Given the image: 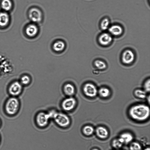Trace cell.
<instances>
[{"mask_svg":"<svg viewBox=\"0 0 150 150\" xmlns=\"http://www.w3.org/2000/svg\"><path fill=\"white\" fill-rule=\"evenodd\" d=\"M129 114L132 119L142 122L147 119L150 116V108L147 105L139 104L132 106L129 109Z\"/></svg>","mask_w":150,"mask_h":150,"instance_id":"obj_1","label":"cell"},{"mask_svg":"<svg viewBox=\"0 0 150 150\" xmlns=\"http://www.w3.org/2000/svg\"><path fill=\"white\" fill-rule=\"evenodd\" d=\"M20 106V102L18 99L16 97L12 96L7 100L5 103V112L10 116H13L18 112Z\"/></svg>","mask_w":150,"mask_h":150,"instance_id":"obj_2","label":"cell"},{"mask_svg":"<svg viewBox=\"0 0 150 150\" xmlns=\"http://www.w3.org/2000/svg\"><path fill=\"white\" fill-rule=\"evenodd\" d=\"M53 119L57 125L62 128L67 127L70 124L71 121L69 117L63 113L56 112Z\"/></svg>","mask_w":150,"mask_h":150,"instance_id":"obj_3","label":"cell"},{"mask_svg":"<svg viewBox=\"0 0 150 150\" xmlns=\"http://www.w3.org/2000/svg\"><path fill=\"white\" fill-rule=\"evenodd\" d=\"M83 91L85 96L91 98L95 97L98 94L97 87L91 83H85L83 87Z\"/></svg>","mask_w":150,"mask_h":150,"instance_id":"obj_4","label":"cell"},{"mask_svg":"<svg viewBox=\"0 0 150 150\" xmlns=\"http://www.w3.org/2000/svg\"><path fill=\"white\" fill-rule=\"evenodd\" d=\"M23 86L19 81H15L12 82L8 88L9 94L13 97H16L19 96L22 92Z\"/></svg>","mask_w":150,"mask_h":150,"instance_id":"obj_5","label":"cell"},{"mask_svg":"<svg viewBox=\"0 0 150 150\" xmlns=\"http://www.w3.org/2000/svg\"><path fill=\"white\" fill-rule=\"evenodd\" d=\"M50 119L47 113L41 112H39L36 115V122L38 126L43 128L48 125Z\"/></svg>","mask_w":150,"mask_h":150,"instance_id":"obj_6","label":"cell"},{"mask_svg":"<svg viewBox=\"0 0 150 150\" xmlns=\"http://www.w3.org/2000/svg\"><path fill=\"white\" fill-rule=\"evenodd\" d=\"M76 104V99L72 96H70L63 100L61 103V106L64 110L69 111L75 108Z\"/></svg>","mask_w":150,"mask_h":150,"instance_id":"obj_7","label":"cell"},{"mask_svg":"<svg viewBox=\"0 0 150 150\" xmlns=\"http://www.w3.org/2000/svg\"><path fill=\"white\" fill-rule=\"evenodd\" d=\"M29 18L31 21L34 23H39L42 20V15L41 11L38 8L33 7L29 10Z\"/></svg>","mask_w":150,"mask_h":150,"instance_id":"obj_8","label":"cell"},{"mask_svg":"<svg viewBox=\"0 0 150 150\" xmlns=\"http://www.w3.org/2000/svg\"><path fill=\"white\" fill-rule=\"evenodd\" d=\"M135 55L133 52L130 50L127 49L122 53V62L125 64H129L134 60Z\"/></svg>","mask_w":150,"mask_h":150,"instance_id":"obj_9","label":"cell"},{"mask_svg":"<svg viewBox=\"0 0 150 150\" xmlns=\"http://www.w3.org/2000/svg\"><path fill=\"white\" fill-rule=\"evenodd\" d=\"M112 35L109 33H103L101 34L98 38L99 44L103 46L109 45L112 42Z\"/></svg>","mask_w":150,"mask_h":150,"instance_id":"obj_10","label":"cell"},{"mask_svg":"<svg viewBox=\"0 0 150 150\" xmlns=\"http://www.w3.org/2000/svg\"><path fill=\"white\" fill-rule=\"evenodd\" d=\"M25 31L28 36L31 38L33 37L37 34L38 28L37 26L34 23H30L26 26Z\"/></svg>","mask_w":150,"mask_h":150,"instance_id":"obj_11","label":"cell"},{"mask_svg":"<svg viewBox=\"0 0 150 150\" xmlns=\"http://www.w3.org/2000/svg\"><path fill=\"white\" fill-rule=\"evenodd\" d=\"M10 16L8 12L3 11H0V27L4 28L9 24L10 21Z\"/></svg>","mask_w":150,"mask_h":150,"instance_id":"obj_12","label":"cell"},{"mask_svg":"<svg viewBox=\"0 0 150 150\" xmlns=\"http://www.w3.org/2000/svg\"><path fill=\"white\" fill-rule=\"evenodd\" d=\"M95 132L97 136L102 139L107 138L109 135L107 129L102 126L98 127L95 129Z\"/></svg>","mask_w":150,"mask_h":150,"instance_id":"obj_13","label":"cell"},{"mask_svg":"<svg viewBox=\"0 0 150 150\" xmlns=\"http://www.w3.org/2000/svg\"><path fill=\"white\" fill-rule=\"evenodd\" d=\"M108 30L111 35L114 36H119L121 35L123 31V30L121 26L118 25H113L108 28Z\"/></svg>","mask_w":150,"mask_h":150,"instance_id":"obj_14","label":"cell"},{"mask_svg":"<svg viewBox=\"0 0 150 150\" xmlns=\"http://www.w3.org/2000/svg\"><path fill=\"white\" fill-rule=\"evenodd\" d=\"M123 144L131 143L133 139V135L130 132H125L121 133L119 137Z\"/></svg>","mask_w":150,"mask_h":150,"instance_id":"obj_15","label":"cell"},{"mask_svg":"<svg viewBox=\"0 0 150 150\" xmlns=\"http://www.w3.org/2000/svg\"><path fill=\"white\" fill-rule=\"evenodd\" d=\"M63 89L65 94L69 97L72 96L75 92L74 86L69 83L65 84L64 86Z\"/></svg>","mask_w":150,"mask_h":150,"instance_id":"obj_16","label":"cell"},{"mask_svg":"<svg viewBox=\"0 0 150 150\" xmlns=\"http://www.w3.org/2000/svg\"><path fill=\"white\" fill-rule=\"evenodd\" d=\"M0 4L2 11L7 12L11 10L13 6L11 0H1Z\"/></svg>","mask_w":150,"mask_h":150,"instance_id":"obj_17","label":"cell"},{"mask_svg":"<svg viewBox=\"0 0 150 150\" xmlns=\"http://www.w3.org/2000/svg\"><path fill=\"white\" fill-rule=\"evenodd\" d=\"M65 47V43L62 40H58L54 43L52 48L57 52H60L63 50Z\"/></svg>","mask_w":150,"mask_h":150,"instance_id":"obj_18","label":"cell"},{"mask_svg":"<svg viewBox=\"0 0 150 150\" xmlns=\"http://www.w3.org/2000/svg\"><path fill=\"white\" fill-rule=\"evenodd\" d=\"M98 93L101 97L107 98L110 96V91L107 87H102L98 90Z\"/></svg>","mask_w":150,"mask_h":150,"instance_id":"obj_19","label":"cell"},{"mask_svg":"<svg viewBox=\"0 0 150 150\" xmlns=\"http://www.w3.org/2000/svg\"><path fill=\"white\" fill-rule=\"evenodd\" d=\"M94 131L93 127L90 125H86L82 128V131L83 134L87 136H90L93 134Z\"/></svg>","mask_w":150,"mask_h":150,"instance_id":"obj_20","label":"cell"},{"mask_svg":"<svg viewBox=\"0 0 150 150\" xmlns=\"http://www.w3.org/2000/svg\"><path fill=\"white\" fill-rule=\"evenodd\" d=\"M95 67L99 70H104L107 67L106 63L104 61L100 59L95 60L94 62Z\"/></svg>","mask_w":150,"mask_h":150,"instance_id":"obj_21","label":"cell"},{"mask_svg":"<svg viewBox=\"0 0 150 150\" xmlns=\"http://www.w3.org/2000/svg\"><path fill=\"white\" fill-rule=\"evenodd\" d=\"M146 92L143 89H136L134 91V95L140 99H144L147 97Z\"/></svg>","mask_w":150,"mask_h":150,"instance_id":"obj_22","label":"cell"},{"mask_svg":"<svg viewBox=\"0 0 150 150\" xmlns=\"http://www.w3.org/2000/svg\"><path fill=\"white\" fill-rule=\"evenodd\" d=\"M111 144L112 147L115 149H119L122 147L123 144L118 137L113 139Z\"/></svg>","mask_w":150,"mask_h":150,"instance_id":"obj_23","label":"cell"},{"mask_svg":"<svg viewBox=\"0 0 150 150\" xmlns=\"http://www.w3.org/2000/svg\"><path fill=\"white\" fill-rule=\"evenodd\" d=\"M110 21L107 18H104L101 21L100 24L101 29L103 30H105L109 27Z\"/></svg>","mask_w":150,"mask_h":150,"instance_id":"obj_24","label":"cell"},{"mask_svg":"<svg viewBox=\"0 0 150 150\" xmlns=\"http://www.w3.org/2000/svg\"><path fill=\"white\" fill-rule=\"evenodd\" d=\"M129 148V150H143L140 144L136 142H132L130 143Z\"/></svg>","mask_w":150,"mask_h":150,"instance_id":"obj_25","label":"cell"},{"mask_svg":"<svg viewBox=\"0 0 150 150\" xmlns=\"http://www.w3.org/2000/svg\"><path fill=\"white\" fill-rule=\"evenodd\" d=\"M31 81L30 77L26 75L21 76L20 79V82L23 85H27L30 83Z\"/></svg>","mask_w":150,"mask_h":150,"instance_id":"obj_26","label":"cell"},{"mask_svg":"<svg viewBox=\"0 0 150 150\" xmlns=\"http://www.w3.org/2000/svg\"><path fill=\"white\" fill-rule=\"evenodd\" d=\"M144 90L146 93H149L150 91V79H147L144 84Z\"/></svg>","mask_w":150,"mask_h":150,"instance_id":"obj_27","label":"cell"},{"mask_svg":"<svg viewBox=\"0 0 150 150\" xmlns=\"http://www.w3.org/2000/svg\"><path fill=\"white\" fill-rule=\"evenodd\" d=\"M5 57L4 55L0 54V75H2L4 62Z\"/></svg>","mask_w":150,"mask_h":150,"instance_id":"obj_28","label":"cell"},{"mask_svg":"<svg viewBox=\"0 0 150 150\" xmlns=\"http://www.w3.org/2000/svg\"><path fill=\"white\" fill-rule=\"evenodd\" d=\"M143 150H150L149 147H147L144 149Z\"/></svg>","mask_w":150,"mask_h":150,"instance_id":"obj_29","label":"cell"},{"mask_svg":"<svg viewBox=\"0 0 150 150\" xmlns=\"http://www.w3.org/2000/svg\"><path fill=\"white\" fill-rule=\"evenodd\" d=\"M1 125H2V122L1 121V120L0 119V128L1 126Z\"/></svg>","mask_w":150,"mask_h":150,"instance_id":"obj_30","label":"cell"},{"mask_svg":"<svg viewBox=\"0 0 150 150\" xmlns=\"http://www.w3.org/2000/svg\"><path fill=\"white\" fill-rule=\"evenodd\" d=\"M91 150H99L97 148H94L92 149Z\"/></svg>","mask_w":150,"mask_h":150,"instance_id":"obj_31","label":"cell"},{"mask_svg":"<svg viewBox=\"0 0 150 150\" xmlns=\"http://www.w3.org/2000/svg\"><path fill=\"white\" fill-rule=\"evenodd\" d=\"M1 136L0 134V143L1 142Z\"/></svg>","mask_w":150,"mask_h":150,"instance_id":"obj_32","label":"cell"},{"mask_svg":"<svg viewBox=\"0 0 150 150\" xmlns=\"http://www.w3.org/2000/svg\"><path fill=\"white\" fill-rule=\"evenodd\" d=\"M115 150H119V149H116Z\"/></svg>","mask_w":150,"mask_h":150,"instance_id":"obj_33","label":"cell"}]
</instances>
